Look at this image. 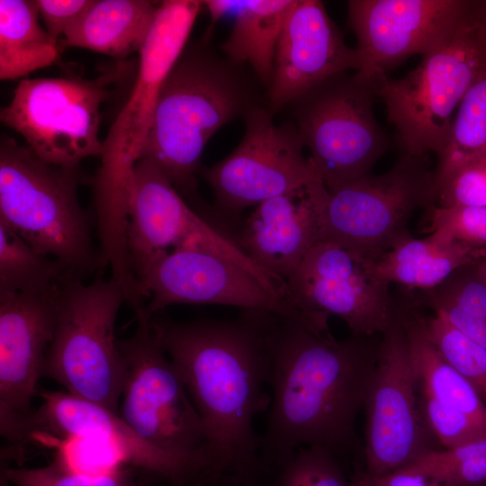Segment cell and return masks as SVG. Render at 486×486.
Returning <instances> with one entry per match:
<instances>
[{"label":"cell","mask_w":486,"mask_h":486,"mask_svg":"<svg viewBox=\"0 0 486 486\" xmlns=\"http://www.w3.org/2000/svg\"><path fill=\"white\" fill-rule=\"evenodd\" d=\"M470 0H350L347 21L368 76L426 54L455 28Z\"/></svg>","instance_id":"18"},{"label":"cell","mask_w":486,"mask_h":486,"mask_svg":"<svg viewBox=\"0 0 486 486\" xmlns=\"http://www.w3.org/2000/svg\"><path fill=\"white\" fill-rule=\"evenodd\" d=\"M0 486H14L2 472L0 475Z\"/></svg>","instance_id":"43"},{"label":"cell","mask_w":486,"mask_h":486,"mask_svg":"<svg viewBox=\"0 0 486 486\" xmlns=\"http://www.w3.org/2000/svg\"><path fill=\"white\" fill-rule=\"evenodd\" d=\"M68 280L38 292H0V433L10 443L27 440L32 401Z\"/></svg>","instance_id":"15"},{"label":"cell","mask_w":486,"mask_h":486,"mask_svg":"<svg viewBox=\"0 0 486 486\" xmlns=\"http://www.w3.org/2000/svg\"><path fill=\"white\" fill-rule=\"evenodd\" d=\"M362 68L357 50L343 34L319 0H295L276 46L268 110L279 112L328 77Z\"/></svg>","instance_id":"20"},{"label":"cell","mask_w":486,"mask_h":486,"mask_svg":"<svg viewBox=\"0 0 486 486\" xmlns=\"http://www.w3.org/2000/svg\"><path fill=\"white\" fill-rule=\"evenodd\" d=\"M475 268L479 276L486 284V256H483L478 263H476Z\"/></svg>","instance_id":"42"},{"label":"cell","mask_w":486,"mask_h":486,"mask_svg":"<svg viewBox=\"0 0 486 486\" xmlns=\"http://www.w3.org/2000/svg\"><path fill=\"white\" fill-rule=\"evenodd\" d=\"M70 278L77 277L0 223V292H38Z\"/></svg>","instance_id":"28"},{"label":"cell","mask_w":486,"mask_h":486,"mask_svg":"<svg viewBox=\"0 0 486 486\" xmlns=\"http://www.w3.org/2000/svg\"><path fill=\"white\" fill-rule=\"evenodd\" d=\"M125 240L136 281L168 252L198 248L235 262L272 293L284 295V282L261 268L234 238L193 210L166 176L147 159H140L133 170Z\"/></svg>","instance_id":"11"},{"label":"cell","mask_w":486,"mask_h":486,"mask_svg":"<svg viewBox=\"0 0 486 486\" xmlns=\"http://www.w3.org/2000/svg\"><path fill=\"white\" fill-rule=\"evenodd\" d=\"M294 1H237L231 32L220 45L230 62L249 65L267 91L273 81L276 46Z\"/></svg>","instance_id":"25"},{"label":"cell","mask_w":486,"mask_h":486,"mask_svg":"<svg viewBox=\"0 0 486 486\" xmlns=\"http://www.w3.org/2000/svg\"><path fill=\"white\" fill-rule=\"evenodd\" d=\"M378 76L337 74L288 105L309 160L328 192L370 174L391 148L374 104Z\"/></svg>","instance_id":"8"},{"label":"cell","mask_w":486,"mask_h":486,"mask_svg":"<svg viewBox=\"0 0 486 486\" xmlns=\"http://www.w3.org/2000/svg\"><path fill=\"white\" fill-rule=\"evenodd\" d=\"M418 396L425 420L443 449L486 439V427L472 418L418 390Z\"/></svg>","instance_id":"33"},{"label":"cell","mask_w":486,"mask_h":486,"mask_svg":"<svg viewBox=\"0 0 486 486\" xmlns=\"http://www.w3.org/2000/svg\"><path fill=\"white\" fill-rule=\"evenodd\" d=\"M276 486H353L337 455L319 446L302 447L275 474Z\"/></svg>","instance_id":"32"},{"label":"cell","mask_w":486,"mask_h":486,"mask_svg":"<svg viewBox=\"0 0 486 486\" xmlns=\"http://www.w3.org/2000/svg\"><path fill=\"white\" fill-rule=\"evenodd\" d=\"M406 468L450 486H486V439L432 452Z\"/></svg>","instance_id":"30"},{"label":"cell","mask_w":486,"mask_h":486,"mask_svg":"<svg viewBox=\"0 0 486 486\" xmlns=\"http://www.w3.org/2000/svg\"><path fill=\"white\" fill-rule=\"evenodd\" d=\"M397 302L392 326L381 337L375 370L366 395L364 462L370 475L405 468L443 450L421 411L403 312Z\"/></svg>","instance_id":"13"},{"label":"cell","mask_w":486,"mask_h":486,"mask_svg":"<svg viewBox=\"0 0 486 486\" xmlns=\"http://www.w3.org/2000/svg\"><path fill=\"white\" fill-rule=\"evenodd\" d=\"M38 396L41 403L32 416L28 439L34 436L94 439L116 450L127 466L162 481H189L209 472L205 461L177 456L149 445L117 412L100 404L65 391H42Z\"/></svg>","instance_id":"19"},{"label":"cell","mask_w":486,"mask_h":486,"mask_svg":"<svg viewBox=\"0 0 486 486\" xmlns=\"http://www.w3.org/2000/svg\"><path fill=\"white\" fill-rule=\"evenodd\" d=\"M126 297L104 271L86 284L69 279L64 287L43 377L65 392L118 411L123 363L115 337L118 312Z\"/></svg>","instance_id":"7"},{"label":"cell","mask_w":486,"mask_h":486,"mask_svg":"<svg viewBox=\"0 0 486 486\" xmlns=\"http://www.w3.org/2000/svg\"><path fill=\"white\" fill-rule=\"evenodd\" d=\"M418 302L423 307L430 308L434 314L439 315L470 339L486 348V317L468 313L446 302L419 300Z\"/></svg>","instance_id":"37"},{"label":"cell","mask_w":486,"mask_h":486,"mask_svg":"<svg viewBox=\"0 0 486 486\" xmlns=\"http://www.w3.org/2000/svg\"><path fill=\"white\" fill-rule=\"evenodd\" d=\"M159 4L148 0H93L66 31L62 46L115 58L141 50Z\"/></svg>","instance_id":"23"},{"label":"cell","mask_w":486,"mask_h":486,"mask_svg":"<svg viewBox=\"0 0 486 486\" xmlns=\"http://www.w3.org/2000/svg\"><path fill=\"white\" fill-rule=\"evenodd\" d=\"M202 1L166 0L140 51L133 88L103 140L94 180L97 233L112 254L125 250L132 174L148 136L165 80L184 50Z\"/></svg>","instance_id":"4"},{"label":"cell","mask_w":486,"mask_h":486,"mask_svg":"<svg viewBox=\"0 0 486 486\" xmlns=\"http://www.w3.org/2000/svg\"><path fill=\"white\" fill-rule=\"evenodd\" d=\"M265 311L246 309L225 320L176 321L158 313L149 319L202 419L212 472L239 486L268 472L254 429L271 401Z\"/></svg>","instance_id":"2"},{"label":"cell","mask_w":486,"mask_h":486,"mask_svg":"<svg viewBox=\"0 0 486 486\" xmlns=\"http://www.w3.org/2000/svg\"><path fill=\"white\" fill-rule=\"evenodd\" d=\"M1 472L14 486H148L137 479L131 467L88 474L70 469L57 458L42 467L2 466Z\"/></svg>","instance_id":"31"},{"label":"cell","mask_w":486,"mask_h":486,"mask_svg":"<svg viewBox=\"0 0 486 486\" xmlns=\"http://www.w3.org/2000/svg\"><path fill=\"white\" fill-rule=\"evenodd\" d=\"M136 320L134 333L118 339L124 375L117 414L149 445L208 464L204 428L180 374L149 319Z\"/></svg>","instance_id":"10"},{"label":"cell","mask_w":486,"mask_h":486,"mask_svg":"<svg viewBox=\"0 0 486 486\" xmlns=\"http://www.w3.org/2000/svg\"><path fill=\"white\" fill-rule=\"evenodd\" d=\"M436 206L486 208V155L468 162L439 189Z\"/></svg>","instance_id":"34"},{"label":"cell","mask_w":486,"mask_h":486,"mask_svg":"<svg viewBox=\"0 0 486 486\" xmlns=\"http://www.w3.org/2000/svg\"><path fill=\"white\" fill-rule=\"evenodd\" d=\"M107 76L22 78L1 108L0 120L42 160L78 166L102 153L99 130L101 106L109 96Z\"/></svg>","instance_id":"12"},{"label":"cell","mask_w":486,"mask_h":486,"mask_svg":"<svg viewBox=\"0 0 486 486\" xmlns=\"http://www.w3.org/2000/svg\"><path fill=\"white\" fill-rule=\"evenodd\" d=\"M185 46L160 90L140 159L155 164L184 195L196 192L202 151L226 123L260 106L248 74L207 45Z\"/></svg>","instance_id":"3"},{"label":"cell","mask_w":486,"mask_h":486,"mask_svg":"<svg viewBox=\"0 0 486 486\" xmlns=\"http://www.w3.org/2000/svg\"><path fill=\"white\" fill-rule=\"evenodd\" d=\"M327 191L318 179L260 202L236 241L251 260L285 283L321 241L319 206Z\"/></svg>","instance_id":"21"},{"label":"cell","mask_w":486,"mask_h":486,"mask_svg":"<svg viewBox=\"0 0 486 486\" xmlns=\"http://www.w3.org/2000/svg\"><path fill=\"white\" fill-rule=\"evenodd\" d=\"M245 122V134L237 148L198 172L212 188L217 210L231 218L249 206L320 179L303 155L304 145L294 123L275 125L272 112L263 105L254 108Z\"/></svg>","instance_id":"14"},{"label":"cell","mask_w":486,"mask_h":486,"mask_svg":"<svg viewBox=\"0 0 486 486\" xmlns=\"http://www.w3.org/2000/svg\"><path fill=\"white\" fill-rule=\"evenodd\" d=\"M485 7H486V0H484Z\"/></svg>","instance_id":"44"},{"label":"cell","mask_w":486,"mask_h":486,"mask_svg":"<svg viewBox=\"0 0 486 486\" xmlns=\"http://www.w3.org/2000/svg\"><path fill=\"white\" fill-rule=\"evenodd\" d=\"M36 1L0 0V78L14 80L50 67L58 40L40 23Z\"/></svg>","instance_id":"26"},{"label":"cell","mask_w":486,"mask_h":486,"mask_svg":"<svg viewBox=\"0 0 486 486\" xmlns=\"http://www.w3.org/2000/svg\"><path fill=\"white\" fill-rule=\"evenodd\" d=\"M486 155V71L462 99L449 136L436 155L434 169L436 194L463 166ZM437 199V198H436Z\"/></svg>","instance_id":"27"},{"label":"cell","mask_w":486,"mask_h":486,"mask_svg":"<svg viewBox=\"0 0 486 486\" xmlns=\"http://www.w3.org/2000/svg\"><path fill=\"white\" fill-rule=\"evenodd\" d=\"M92 3L93 0H36L45 29L58 40Z\"/></svg>","instance_id":"36"},{"label":"cell","mask_w":486,"mask_h":486,"mask_svg":"<svg viewBox=\"0 0 486 486\" xmlns=\"http://www.w3.org/2000/svg\"><path fill=\"white\" fill-rule=\"evenodd\" d=\"M417 388L441 404L486 427V406L473 387L443 357L430 339L416 297L399 299Z\"/></svg>","instance_id":"24"},{"label":"cell","mask_w":486,"mask_h":486,"mask_svg":"<svg viewBox=\"0 0 486 486\" xmlns=\"http://www.w3.org/2000/svg\"><path fill=\"white\" fill-rule=\"evenodd\" d=\"M485 71L486 8L484 0H472L455 28L415 69L400 79L378 76L376 94L395 129L400 155L439 154L455 109Z\"/></svg>","instance_id":"6"},{"label":"cell","mask_w":486,"mask_h":486,"mask_svg":"<svg viewBox=\"0 0 486 486\" xmlns=\"http://www.w3.org/2000/svg\"><path fill=\"white\" fill-rule=\"evenodd\" d=\"M430 229L476 248H486V208L431 206Z\"/></svg>","instance_id":"35"},{"label":"cell","mask_w":486,"mask_h":486,"mask_svg":"<svg viewBox=\"0 0 486 486\" xmlns=\"http://www.w3.org/2000/svg\"><path fill=\"white\" fill-rule=\"evenodd\" d=\"M213 478L204 476L191 481H156L148 486H208L212 483Z\"/></svg>","instance_id":"41"},{"label":"cell","mask_w":486,"mask_h":486,"mask_svg":"<svg viewBox=\"0 0 486 486\" xmlns=\"http://www.w3.org/2000/svg\"><path fill=\"white\" fill-rule=\"evenodd\" d=\"M433 344L443 357L473 387L486 406V348L436 314L424 316Z\"/></svg>","instance_id":"29"},{"label":"cell","mask_w":486,"mask_h":486,"mask_svg":"<svg viewBox=\"0 0 486 486\" xmlns=\"http://www.w3.org/2000/svg\"><path fill=\"white\" fill-rule=\"evenodd\" d=\"M208 486H238L232 482H213ZM241 486H276L275 474L266 472L255 476L245 482Z\"/></svg>","instance_id":"40"},{"label":"cell","mask_w":486,"mask_h":486,"mask_svg":"<svg viewBox=\"0 0 486 486\" xmlns=\"http://www.w3.org/2000/svg\"><path fill=\"white\" fill-rule=\"evenodd\" d=\"M353 486H450L430 475L402 468L383 475H370L357 469L351 479Z\"/></svg>","instance_id":"38"},{"label":"cell","mask_w":486,"mask_h":486,"mask_svg":"<svg viewBox=\"0 0 486 486\" xmlns=\"http://www.w3.org/2000/svg\"><path fill=\"white\" fill-rule=\"evenodd\" d=\"M485 256L486 248L466 245L436 230L422 239L410 235L374 261L364 259L370 273L379 280L426 291Z\"/></svg>","instance_id":"22"},{"label":"cell","mask_w":486,"mask_h":486,"mask_svg":"<svg viewBox=\"0 0 486 486\" xmlns=\"http://www.w3.org/2000/svg\"><path fill=\"white\" fill-rule=\"evenodd\" d=\"M328 318L265 311L271 401L259 449L263 465L273 473L302 447L338 455L353 444L381 339L352 334L338 340Z\"/></svg>","instance_id":"1"},{"label":"cell","mask_w":486,"mask_h":486,"mask_svg":"<svg viewBox=\"0 0 486 486\" xmlns=\"http://www.w3.org/2000/svg\"><path fill=\"white\" fill-rule=\"evenodd\" d=\"M434 170L425 157L400 155L383 174H368L323 195L321 241L374 261L411 235L415 211L436 203Z\"/></svg>","instance_id":"9"},{"label":"cell","mask_w":486,"mask_h":486,"mask_svg":"<svg viewBox=\"0 0 486 486\" xmlns=\"http://www.w3.org/2000/svg\"><path fill=\"white\" fill-rule=\"evenodd\" d=\"M285 283L292 308L338 317L355 335H382L396 316L390 284L373 275L363 257L332 242L317 243Z\"/></svg>","instance_id":"16"},{"label":"cell","mask_w":486,"mask_h":486,"mask_svg":"<svg viewBox=\"0 0 486 486\" xmlns=\"http://www.w3.org/2000/svg\"><path fill=\"white\" fill-rule=\"evenodd\" d=\"M142 299L136 314L150 319L173 304H220L298 316L302 311L272 293L254 274L216 253L198 248L174 249L137 280Z\"/></svg>","instance_id":"17"},{"label":"cell","mask_w":486,"mask_h":486,"mask_svg":"<svg viewBox=\"0 0 486 486\" xmlns=\"http://www.w3.org/2000/svg\"><path fill=\"white\" fill-rule=\"evenodd\" d=\"M237 1L231 0H206L202 1L203 5H205L210 14V24L204 39L208 40V37L211 35V32L214 27L215 23L223 17L226 14L230 11H233L236 6Z\"/></svg>","instance_id":"39"},{"label":"cell","mask_w":486,"mask_h":486,"mask_svg":"<svg viewBox=\"0 0 486 486\" xmlns=\"http://www.w3.org/2000/svg\"><path fill=\"white\" fill-rule=\"evenodd\" d=\"M81 183L78 166L48 163L14 139H1L0 223L84 280L106 265L79 202Z\"/></svg>","instance_id":"5"}]
</instances>
